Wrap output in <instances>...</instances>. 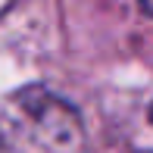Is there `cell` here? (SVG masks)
<instances>
[{"label":"cell","mask_w":153,"mask_h":153,"mask_svg":"<svg viewBox=\"0 0 153 153\" xmlns=\"http://www.w3.org/2000/svg\"><path fill=\"white\" fill-rule=\"evenodd\" d=\"M150 122H153V106H150Z\"/></svg>","instance_id":"obj_3"},{"label":"cell","mask_w":153,"mask_h":153,"mask_svg":"<svg viewBox=\"0 0 153 153\" xmlns=\"http://www.w3.org/2000/svg\"><path fill=\"white\" fill-rule=\"evenodd\" d=\"M137 3H141V6H144V10H147V13H150V16H153V0H137Z\"/></svg>","instance_id":"obj_2"},{"label":"cell","mask_w":153,"mask_h":153,"mask_svg":"<svg viewBox=\"0 0 153 153\" xmlns=\"http://www.w3.org/2000/svg\"><path fill=\"white\" fill-rule=\"evenodd\" d=\"M22 113L31 119L38 137L53 153H78L81 147V122L69 109V103L56 100L53 94L31 88L22 94Z\"/></svg>","instance_id":"obj_1"}]
</instances>
